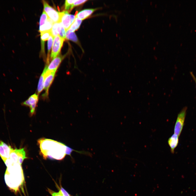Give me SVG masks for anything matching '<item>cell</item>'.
<instances>
[{"mask_svg": "<svg viewBox=\"0 0 196 196\" xmlns=\"http://www.w3.org/2000/svg\"><path fill=\"white\" fill-rule=\"evenodd\" d=\"M40 152L44 159L49 158L60 160L66 156L67 146L50 139L41 138L38 140Z\"/></svg>", "mask_w": 196, "mask_h": 196, "instance_id": "cell-1", "label": "cell"}, {"mask_svg": "<svg viewBox=\"0 0 196 196\" xmlns=\"http://www.w3.org/2000/svg\"><path fill=\"white\" fill-rule=\"evenodd\" d=\"M5 180L10 189L16 192L23 184L24 177L21 165L14 163L7 167L5 174Z\"/></svg>", "mask_w": 196, "mask_h": 196, "instance_id": "cell-2", "label": "cell"}, {"mask_svg": "<svg viewBox=\"0 0 196 196\" xmlns=\"http://www.w3.org/2000/svg\"><path fill=\"white\" fill-rule=\"evenodd\" d=\"M187 107H184L178 115L174 128V133L179 136L184 125Z\"/></svg>", "mask_w": 196, "mask_h": 196, "instance_id": "cell-3", "label": "cell"}, {"mask_svg": "<svg viewBox=\"0 0 196 196\" xmlns=\"http://www.w3.org/2000/svg\"><path fill=\"white\" fill-rule=\"evenodd\" d=\"M28 158L24 148L12 149L10 153V158L14 163H19L22 165L24 160Z\"/></svg>", "mask_w": 196, "mask_h": 196, "instance_id": "cell-4", "label": "cell"}, {"mask_svg": "<svg viewBox=\"0 0 196 196\" xmlns=\"http://www.w3.org/2000/svg\"><path fill=\"white\" fill-rule=\"evenodd\" d=\"M60 22L62 24L66 32L74 22L76 16L69 14L68 11H67L60 12Z\"/></svg>", "mask_w": 196, "mask_h": 196, "instance_id": "cell-5", "label": "cell"}, {"mask_svg": "<svg viewBox=\"0 0 196 196\" xmlns=\"http://www.w3.org/2000/svg\"><path fill=\"white\" fill-rule=\"evenodd\" d=\"M42 2L44 6V11L46 14L49 18L54 23L60 22V12H57L50 6L46 1L43 0Z\"/></svg>", "mask_w": 196, "mask_h": 196, "instance_id": "cell-6", "label": "cell"}, {"mask_svg": "<svg viewBox=\"0 0 196 196\" xmlns=\"http://www.w3.org/2000/svg\"><path fill=\"white\" fill-rule=\"evenodd\" d=\"M64 40L59 36L54 38L50 56L51 60H53L59 55Z\"/></svg>", "mask_w": 196, "mask_h": 196, "instance_id": "cell-7", "label": "cell"}, {"mask_svg": "<svg viewBox=\"0 0 196 196\" xmlns=\"http://www.w3.org/2000/svg\"><path fill=\"white\" fill-rule=\"evenodd\" d=\"M38 100V94H35L30 96L28 99L22 103V106L30 107V114L31 116L35 114Z\"/></svg>", "mask_w": 196, "mask_h": 196, "instance_id": "cell-8", "label": "cell"}, {"mask_svg": "<svg viewBox=\"0 0 196 196\" xmlns=\"http://www.w3.org/2000/svg\"><path fill=\"white\" fill-rule=\"evenodd\" d=\"M56 72L48 71L47 70L44 84V89L45 90L43 96L44 97L48 96L49 88L54 80Z\"/></svg>", "mask_w": 196, "mask_h": 196, "instance_id": "cell-9", "label": "cell"}, {"mask_svg": "<svg viewBox=\"0 0 196 196\" xmlns=\"http://www.w3.org/2000/svg\"><path fill=\"white\" fill-rule=\"evenodd\" d=\"M65 57V56L59 55L53 60L48 65L47 71L56 72L61 63Z\"/></svg>", "mask_w": 196, "mask_h": 196, "instance_id": "cell-10", "label": "cell"}, {"mask_svg": "<svg viewBox=\"0 0 196 196\" xmlns=\"http://www.w3.org/2000/svg\"><path fill=\"white\" fill-rule=\"evenodd\" d=\"M179 137L174 134L168 139V143L170 147L171 152L172 154L174 153V150L178 144Z\"/></svg>", "mask_w": 196, "mask_h": 196, "instance_id": "cell-11", "label": "cell"}, {"mask_svg": "<svg viewBox=\"0 0 196 196\" xmlns=\"http://www.w3.org/2000/svg\"><path fill=\"white\" fill-rule=\"evenodd\" d=\"M97 8L87 9L82 10L78 13L76 16V17L79 19L83 20L86 19L97 10Z\"/></svg>", "mask_w": 196, "mask_h": 196, "instance_id": "cell-12", "label": "cell"}, {"mask_svg": "<svg viewBox=\"0 0 196 196\" xmlns=\"http://www.w3.org/2000/svg\"><path fill=\"white\" fill-rule=\"evenodd\" d=\"M48 65H46L40 76V77L38 88V94H39L43 90L44 82L48 68Z\"/></svg>", "mask_w": 196, "mask_h": 196, "instance_id": "cell-13", "label": "cell"}, {"mask_svg": "<svg viewBox=\"0 0 196 196\" xmlns=\"http://www.w3.org/2000/svg\"><path fill=\"white\" fill-rule=\"evenodd\" d=\"M54 23L53 21L49 18L44 25L40 26V32L41 33L45 32L51 31Z\"/></svg>", "mask_w": 196, "mask_h": 196, "instance_id": "cell-14", "label": "cell"}, {"mask_svg": "<svg viewBox=\"0 0 196 196\" xmlns=\"http://www.w3.org/2000/svg\"><path fill=\"white\" fill-rule=\"evenodd\" d=\"M66 39L71 40L76 44H79L77 36L75 33L69 29L66 32Z\"/></svg>", "mask_w": 196, "mask_h": 196, "instance_id": "cell-15", "label": "cell"}, {"mask_svg": "<svg viewBox=\"0 0 196 196\" xmlns=\"http://www.w3.org/2000/svg\"><path fill=\"white\" fill-rule=\"evenodd\" d=\"M82 20L78 18H76L75 20L69 29L71 31L74 32L78 30L80 27Z\"/></svg>", "mask_w": 196, "mask_h": 196, "instance_id": "cell-16", "label": "cell"}, {"mask_svg": "<svg viewBox=\"0 0 196 196\" xmlns=\"http://www.w3.org/2000/svg\"><path fill=\"white\" fill-rule=\"evenodd\" d=\"M57 31L58 36L64 39L66 38V31L61 22H58Z\"/></svg>", "mask_w": 196, "mask_h": 196, "instance_id": "cell-17", "label": "cell"}, {"mask_svg": "<svg viewBox=\"0 0 196 196\" xmlns=\"http://www.w3.org/2000/svg\"><path fill=\"white\" fill-rule=\"evenodd\" d=\"M40 33L42 46H44V42L48 40L52 34L51 31L45 32Z\"/></svg>", "mask_w": 196, "mask_h": 196, "instance_id": "cell-18", "label": "cell"}, {"mask_svg": "<svg viewBox=\"0 0 196 196\" xmlns=\"http://www.w3.org/2000/svg\"><path fill=\"white\" fill-rule=\"evenodd\" d=\"M54 37L52 35L50 36L49 37L48 42V56L47 58V64L49 62V60H50V52L51 50V47L53 45Z\"/></svg>", "mask_w": 196, "mask_h": 196, "instance_id": "cell-19", "label": "cell"}, {"mask_svg": "<svg viewBox=\"0 0 196 196\" xmlns=\"http://www.w3.org/2000/svg\"><path fill=\"white\" fill-rule=\"evenodd\" d=\"M2 145L4 148L6 155V158L7 159L10 158V153L13 148H11L10 146H8L5 143L2 142L1 141Z\"/></svg>", "mask_w": 196, "mask_h": 196, "instance_id": "cell-20", "label": "cell"}, {"mask_svg": "<svg viewBox=\"0 0 196 196\" xmlns=\"http://www.w3.org/2000/svg\"><path fill=\"white\" fill-rule=\"evenodd\" d=\"M49 18L46 14L44 11L40 19V26L44 25Z\"/></svg>", "mask_w": 196, "mask_h": 196, "instance_id": "cell-21", "label": "cell"}, {"mask_svg": "<svg viewBox=\"0 0 196 196\" xmlns=\"http://www.w3.org/2000/svg\"><path fill=\"white\" fill-rule=\"evenodd\" d=\"M0 156L4 162L7 159L6 158L4 149L1 142H0Z\"/></svg>", "mask_w": 196, "mask_h": 196, "instance_id": "cell-22", "label": "cell"}, {"mask_svg": "<svg viewBox=\"0 0 196 196\" xmlns=\"http://www.w3.org/2000/svg\"><path fill=\"white\" fill-rule=\"evenodd\" d=\"M75 1L74 0H66L65 3V10H70L73 3Z\"/></svg>", "mask_w": 196, "mask_h": 196, "instance_id": "cell-23", "label": "cell"}, {"mask_svg": "<svg viewBox=\"0 0 196 196\" xmlns=\"http://www.w3.org/2000/svg\"><path fill=\"white\" fill-rule=\"evenodd\" d=\"M87 1V0H76L72 6L71 8H70V11H71L74 7L83 4Z\"/></svg>", "mask_w": 196, "mask_h": 196, "instance_id": "cell-24", "label": "cell"}, {"mask_svg": "<svg viewBox=\"0 0 196 196\" xmlns=\"http://www.w3.org/2000/svg\"><path fill=\"white\" fill-rule=\"evenodd\" d=\"M48 191L52 196H62L63 195L60 190L58 192H55L48 188Z\"/></svg>", "mask_w": 196, "mask_h": 196, "instance_id": "cell-25", "label": "cell"}, {"mask_svg": "<svg viewBox=\"0 0 196 196\" xmlns=\"http://www.w3.org/2000/svg\"><path fill=\"white\" fill-rule=\"evenodd\" d=\"M60 190L64 196H71L61 186Z\"/></svg>", "mask_w": 196, "mask_h": 196, "instance_id": "cell-26", "label": "cell"}, {"mask_svg": "<svg viewBox=\"0 0 196 196\" xmlns=\"http://www.w3.org/2000/svg\"><path fill=\"white\" fill-rule=\"evenodd\" d=\"M190 74L192 78H193V79L195 81L196 84V78L195 77V76L194 74L192 72H190Z\"/></svg>", "mask_w": 196, "mask_h": 196, "instance_id": "cell-27", "label": "cell"}, {"mask_svg": "<svg viewBox=\"0 0 196 196\" xmlns=\"http://www.w3.org/2000/svg\"><path fill=\"white\" fill-rule=\"evenodd\" d=\"M8 13L9 14H10V10H8Z\"/></svg>", "mask_w": 196, "mask_h": 196, "instance_id": "cell-28", "label": "cell"}, {"mask_svg": "<svg viewBox=\"0 0 196 196\" xmlns=\"http://www.w3.org/2000/svg\"><path fill=\"white\" fill-rule=\"evenodd\" d=\"M2 45H3V46H5V45H4V43H2Z\"/></svg>", "mask_w": 196, "mask_h": 196, "instance_id": "cell-29", "label": "cell"}, {"mask_svg": "<svg viewBox=\"0 0 196 196\" xmlns=\"http://www.w3.org/2000/svg\"><path fill=\"white\" fill-rule=\"evenodd\" d=\"M4 36V38H6V36Z\"/></svg>", "mask_w": 196, "mask_h": 196, "instance_id": "cell-30", "label": "cell"}, {"mask_svg": "<svg viewBox=\"0 0 196 196\" xmlns=\"http://www.w3.org/2000/svg\"><path fill=\"white\" fill-rule=\"evenodd\" d=\"M13 8H14V10H15V8H14V7H13Z\"/></svg>", "mask_w": 196, "mask_h": 196, "instance_id": "cell-31", "label": "cell"}, {"mask_svg": "<svg viewBox=\"0 0 196 196\" xmlns=\"http://www.w3.org/2000/svg\"><path fill=\"white\" fill-rule=\"evenodd\" d=\"M12 52H13L14 53V51L13 50H12Z\"/></svg>", "mask_w": 196, "mask_h": 196, "instance_id": "cell-32", "label": "cell"}, {"mask_svg": "<svg viewBox=\"0 0 196 196\" xmlns=\"http://www.w3.org/2000/svg\"><path fill=\"white\" fill-rule=\"evenodd\" d=\"M0 41L1 42L2 41V40H1V38H0Z\"/></svg>", "mask_w": 196, "mask_h": 196, "instance_id": "cell-33", "label": "cell"}, {"mask_svg": "<svg viewBox=\"0 0 196 196\" xmlns=\"http://www.w3.org/2000/svg\"><path fill=\"white\" fill-rule=\"evenodd\" d=\"M14 38H15V36H14Z\"/></svg>", "mask_w": 196, "mask_h": 196, "instance_id": "cell-34", "label": "cell"}, {"mask_svg": "<svg viewBox=\"0 0 196 196\" xmlns=\"http://www.w3.org/2000/svg\"></svg>", "mask_w": 196, "mask_h": 196, "instance_id": "cell-35", "label": "cell"}]
</instances>
